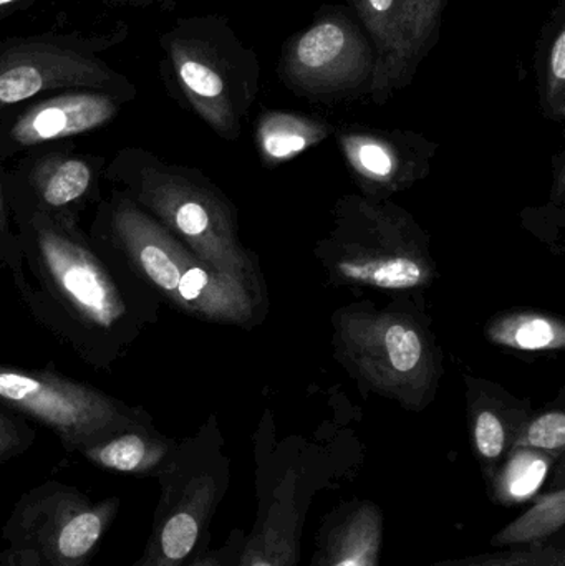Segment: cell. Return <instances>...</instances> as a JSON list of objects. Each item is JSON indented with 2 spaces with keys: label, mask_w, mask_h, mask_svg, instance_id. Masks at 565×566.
<instances>
[{
  "label": "cell",
  "mask_w": 565,
  "mask_h": 566,
  "mask_svg": "<svg viewBox=\"0 0 565 566\" xmlns=\"http://www.w3.org/2000/svg\"><path fill=\"white\" fill-rule=\"evenodd\" d=\"M159 42L186 102L216 132L234 133L261 88L258 52L221 15L179 19Z\"/></svg>",
  "instance_id": "cell-1"
},
{
  "label": "cell",
  "mask_w": 565,
  "mask_h": 566,
  "mask_svg": "<svg viewBox=\"0 0 565 566\" xmlns=\"http://www.w3.org/2000/svg\"><path fill=\"white\" fill-rule=\"evenodd\" d=\"M122 509L50 481L20 495L2 528L0 566H90Z\"/></svg>",
  "instance_id": "cell-2"
},
{
  "label": "cell",
  "mask_w": 565,
  "mask_h": 566,
  "mask_svg": "<svg viewBox=\"0 0 565 566\" xmlns=\"http://www.w3.org/2000/svg\"><path fill=\"white\" fill-rule=\"evenodd\" d=\"M151 534L133 566H186L211 547V524L229 488L228 462L206 441L176 448L158 474Z\"/></svg>",
  "instance_id": "cell-3"
},
{
  "label": "cell",
  "mask_w": 565,
  "mask_h": 566,
  "mask_svg": "<svg viewBox=\"0 0 565 566\" xmlns=\"http://www.w3.org/2000/svg\"><path fill=\"white\" fill-rule=\"evenodd\" d=\"M115 231L139 274L176 305L219 319L238 318L244 312V295L231 275L186 251L139 206L122 202Z\"/></svg>",
  "instance_id": "cell-4"
},
{
  "label": "cell",
  "mask_w": 565,
  "mask_h": 566,
  "mask_svg": "<svg viewBox=\"0 0 565 566\" xmlns=\"http://www.w3.org/2000/svg\"><path fill=\"white\" fill-rule=\"evenodd\" d=\"M375 50L348 7L325 3L307 29L282 43L278 72L299 96L337 99L370 93Z\"/></svg>",
  "instance_id": "cell-5"
},
{
  "label": "cell",
  "mask_w": 565,
  "mask_h": 566,
  "mask_svg": "<svg viewBox=\"0 0 565 566\" xmlns=\"http://www.w3.org/2000/svg\"><path fill=\"white\" fill-rule=\"evenodd\" d=\"M0 402L52 429L66 451L80 452L149 418L102 391L49 375L0 366Z\"/></svg>",
  "instance_id": "cell-6"
},
{
  "label": "cell",
  "mask_w": 565,
  "mask_h": 566,
  "mask_svg": "<svg viewBox=\"0 0 565 566\" xmlns=\"http://www.w3.org/2000/svg\"><path fill=\"white\" fill-rule=\"evenodd\" d=\"M317 481L301 465L262 468L255 484V518L238 566H299L302 534Z\"/></svg>",
  "instance_id": "cell-7"
},
{
  "label": "cell",
  "mask_w": 565,
  "mask_h": 566,
  "mask_svg": "<svg viewBox=\"0 0 565 566\" xmlns=\"http://www.w3.org/2000/svg\"><path fill=\"white\" fill-rule=\"evenodd\" d=\"M125 83L93 53L46 39L0 45V108L55 90H108Z\"/></svg>",
  "instance_id": "cell-8"
},
{
  "label": "cell",
  "mask_w": 565,
  "mask_h": 566,
  "mask_svg": "<svg viewBox=\"0 0 565 566\" xmlns=\"http://www.w3.org/2000/svg\"><path fill=\"white\" fill-rule=\"evenodd\" d=\"M36 245L50 282L80 318L109 329L125 316L122 293L88 248L50 221L36 226Z\"/></svg>",
  "instance_id": "cell-9"
},
{
  "label": "cell",
  "mask_w": 565,
  "mask_h": 566,
  "mask_svg": "<svg viewBox=\"0 0 565 566\" xmlns=\"http://www.w3.org/2000/svg\"><path fill=\"white\" fill-rule=\"evenodd\" d=\"M136 201L146 214L151 216L165 229L181 235L198 252L199 258L228 274L234 259L228 242L222 219L215 206L191 185L163 171L155 165L142 169Z\"/></svg>",
  "instance_id": "cell-10"
},
{
  "label": "cell",
  "mask_w": 565,
  "mask_h": 566,
  "mask_svg": "<svg viewBox=\"0 0 565 566\" xmlns=\"http://www.w3.org/2000/svg\"><path fill=\"white\" fill-rule=\"evenodd\" d=\"M384 534L381 509L368 499H352L325 515L308 566H378Z\"/></svg>",
  "instance_id": "cell-11"
},
{
  "label": "cell",
  "mask_w": 565,
  "mask_h": 566,
  "mask_svg": "<svg viewBox=\"0 0 565 566\" xmlns=\"http://www.w3.org/2000/svg\"><path fill=\"white\" fill-rule=\"evenodd\" d=\"M118 103L108 93L75 90L27 108L10 128V138L20 146L72 138L102 128L115 118Z\"/></svg>",
  "instance_id": "cell-12"
},
{
  "label": "cell",
  "mask_w": 565,
  "mask_h": 566,
  "mask_svg": "<svg viewBox=\"0 0 565 566\" xmlns=\"http://www.w3.org/2000/svg\"><path fill=\"white\" fill-rule=\"evenodd\" d=\"M176 448V442L158 434L151 424H146L125 429L86 446L80 454L103 471L156 479L175 454Z\"/></svg>",
  "instance_id": "cell-13"
},
{
  "label": "cell",
  "mask_w": 565,
  "mask_h": 566,
  "mask_svg": "<svg viewBox=\"0 0 565 566\" xmlns=\"http://www.w3.org/2000/svg\"><path fill=\"white\" fill-rule=\"evenodd\" d=\"M348 9L374 45L377 63L370 93L375 102H384L397 92L404 60L398 0H348Z\"/></svg>",
  "instance_id": "cell-14"
},
{
  "label": "cell",
  "mask_w": 565,
  "mask_h": 566,
  "mask_svg": "<svg viewBox=\"0 0 565 566\" xmlns=\"http://www.w3.org/2000/svg\"><path fill=\"white\" fill-rule=\"evenodd\" d=\"M534 72L544 112L565 115V0H557L534 46Z\"/></svg>",
  "instance_id": "cell-15"
},
{
  "label": "cell",
  "mask_w": 565,
  "mask_h": 566,
  "mask_svg": "<svg viewBox=\"0 0 565 566\" xmlns=\"http://www.w3.org/2000/svg\"><path fill=\"white\" fill-rule=\"evenodd\" d=\"M447 7L448 0H398L404 60L397 90L414 82L421 63L440 42Z\"/></svg>",
  "instance_id": "cell-16"
},
{
  "label": "cell",
  "mask_w": 565,
  "mask_h": 566,
  "mask_svg": "<svg viewBox=\"0 0 565 566\" xmlns=\"http://www.w3.org/2000/svg\"><path fill=\"white\" fill-rule=\"evenodd\" d=\"M564 525L565 489L561 485L546 494L536 495L533 504L520 517L494 534L490 544L496 548L541 544L565 532Z\"/></svg>",
  "instance_id": "cell-17"
},
{
  "label": "cell",
  "mask_w": 565,
  "mask_h": 566,
  "mask_svg": "<svg viewBox=\"0 0 565 566\" xmlns=\"http://www.w3.org/2000/svg\"><path fill=\"white\" fill-rule=\"evenodd\" d=\"M93 172L88 163L69 156H56L36 166L33 185L43 205L65 208L79 201L92 186Z\"/></svg>",
  "instance_id": "cell-18"
},
{
  "label": "cell",
  "mask_w": 565,
  "mask_h": 566,
  "mask_svg": "<svg viewBox=\"0 0 565 566\" xmlns=\"http://www.w3.org/2000/svg\"><path fill=\"white\" fill-rule=\"evenodd\" d=\"M550 461L536 454H517L503 471L488 481L490 499L498 505L513 507L536 497L550 472Z\"/></svg>",
  "instance_id": "cell-19"
},
{
  "label": "cell",
  "mask_w": 565,
  "mask_h": 566,
  "mask_svg": "<svg viewBox=\"0 0 565 566\" xmlns=\"http://www.w3.org/2000/svg\"><path fill=\"white\" fill-rule=\"evenodd\" d=\"M324 135L322 123L291 113H268L259 126L262 149L275 159L297 155Z\"/></svg>",
  "instance_id": "cell-20"
},
{
  "label": "cell",
  "mask_w": 565,
  "mask_h": 566,
  "mask_svg": "<svg viewBox=\"0 0 565 566\" xmlns=\"http://www.w3.org/2000/svg\"><path fill=\"white\" fill-rule=\"evenodd\" d=\"M431 566H565V532L541 544L508 547L496 554L448 558Z\"/></svg>",
  "instance_id": "cell-21"
},
{
  "label": "cell",
  "mask_w": 565,
  "mask_h": 566,
  "mask_svg": "<svg viewBox=\"0 0 565 566\" xmlns=\"http://www.w3.org/2000/svg\"><path fill=\"white\" fill-rule=\"evenodd\" d=\"M342 274L350 281L381 286V289H411L423 279V271L417 262L407 258L387 259V261L365 262V264H344Z\"/></svg>",
  "instance_id": "cell-22"
},
{
  "label": "cell",
  "mask_w": 565,
  "mask_h": 566,
  "mask_svg": "<svg viewBox=\"0 0 565 566\" xmlns=\"http://www.w3.org/2000/svg\"><path fill=\"white\" fill-rule=\"evenodd\" d=\"M474 448L483 461L484 478L490 481L508 449L506 428L494 412L483 411L478 416L474 422Z\"/></svg>",
  "instance_id": "cell-23"
},
{
  "label": "cell",
  "mask_w": 565,
  "mask_h": 566,
  "mask_svg": "<svg viewBox=\"0 0 565 566\" xmlns=\"http://www.w3.org/2000/svg\"><path fill=\"white\" fill-rule=\"evenodd\" d=\"M388 361L398 373H410L420 365L423 345L415 329L405 325H391L385 335Z\"/></svg>",
  "instance_id": "cell-24"
},
{
  "label": "cell",
  "mask_w": 565,
  "mask_h": 566,
  "mask_svg": "<svg viewBox=\"0 0 565 566\" xmlns=\"http://www.w3.org/2000/svg\"><path fill=\"white\" fill-rule=\"evenodd\" d=\"M517 446L523 449L561 454L565 446V416L563 412H550L541 416L521 436Z\"/></svg>",
  "instance_id": "cell-25"
},
{
  "label": "cell",
  "mask_w": 565,
  "mask_h": 566,
  "mask_svg": "<svg viewBox=\"0 0 565 566\" xmlns=\"http://www.w3.org/2000/svg\"><path fill=\"white\" fill-rule=\"evenodd\" d=\"M244 538V528H232L228 538L219 547H209L186 566H238Z\"/></svg>",
  "instance_id": "cell-26"
},
{
  "label": "cell",
  "mask_w": 565,
  "mask_h": 566,
  "mask_svg": "<svg viewBox=\"0 0 565 566\" xmlns=\"http://www.w3.org/2000/svg\"><path fill=\"white\" fill-rule=\"evenodd\" d=\"M32 441L33 432L0 412V464L22 454Z\"/></svg>",
  "instance_id": "cell-27"
},
{
  "label": "cell",
  "mask_w": 565,
  "mask_h": 566,
  "mask_svg": "<svg viewBox=\"0 0 565 566\" xmlns=\"http://www.w3.org/2000/svg\"><path fill=\"white\" fill-rule=\"evenodd\" d=\"M514 339L524 349L546 348L556 339V329L546 319H530L516 329Z\"/></svg>",
  "instance_id": "cell-28"
},
{
  "label": "cell",
  "mask_w": 565,
  "mask_h": 566,
  "mask_svg": "<svg viewBox=\"0 0 565 566\" xmlns=\"http://www.w3.org/2000/svg\"><path fill=\"white\" fill-rule=\"evenodd\" d=\"M106 2L115 3V6H146V3L153 2V0H106Z\"/></svg>",
  "instance_id": "cell-29"
},
{
  "label": "cell",
  "mask_w": 565,
  "mask_h": 566,
  "mask_svg": "<svg viewBox=\"0 0 565 566\" xmlns=\"http://www.w3.org/2000/svg\"><path fill=\"white\" fill-rule=\"evenodd\" d=\"M20 2H23V0H0V13L12 10Z\"/></svg>",
  "instance_id": "cell-30"
},
{
  "label": "cell",
  "mask_w": 565,
  "mask_h": 566,
  "mask_svg": "<svg viewBox=\"0 0 565 566\" xmlns=\"http://www.w3.org/2000/svg\"><path fill=\"white\" fill-rule=\"evenodd\" d=\"M3 221H6V211H3V196L2 188H0V228H2Z\"/></svg>",
  "instance_id": "cell-31"
}]
</instances>
